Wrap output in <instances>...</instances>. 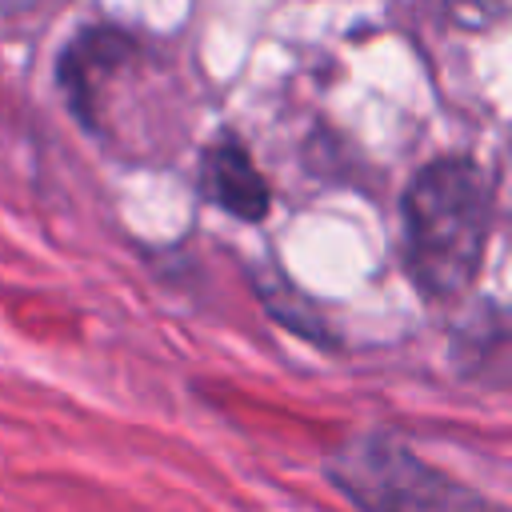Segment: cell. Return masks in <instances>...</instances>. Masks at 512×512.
Instances as JSON below:
<instances>
[{
    "label": "cell",
    "mask_w": 512,
    "mask_h": 512,
    "mask_svg": "<svg viewBox=\"0 0 512 512\" xmlns=\"http://www.w3.org/2000/svg\"><path fill=\"white\" fill-rule=\"evenodd\" d=\"M332 484H340L352 500L372 504V508H392V504H416V508H444L452 500L472 504L468 492H452L444 476L428 472L420 460L392 452L388 444H356V452L344 456V468H332Z\"/></svg>",
    "instance_id": "2"
},
{
    "label": "cell",
    "mask_w": 512,
    "mask_h": 512,
    "mask_svg": "<svg viewBox=\"0 0 512 512\" xmlns=\"http://www.w3.org/2000/svg\"><path fill=\"white\" fill-rule=\"evenodd\" d=\"M204 192L212 204L248 224L268 216V180L260 176L248 148L236 136H220L204 152Z\"/></svg>",
    "instance_id": "3"
},
{
    "label": "cell",
    "mask_w": 512,
    "mask_h": 512,
    "mask_svg": "<svg viewBox=\"0 0 512 512\" xmlns=\"http://www.w3.org/2000/svg\"><path fill=\"white\" fill-rule=\"evenodd\" d=\"M36 0H0V20H8V16H16V12H28Z\"/></svg>",
    "instance_id": "4"
},
{
    "label": "cell",
    "mask_w": 512,
    "mask_h": 512,
    "mask_svg": "<svg viewBox=\"0 0 512 512\" xmlns=\"http://www.w3.org/2000/svg\"><path fill=\"white\" fill-rule=\"evenodd\" d=\"M492 192L472 160L424 164L404 192V260L428 300H456L472 288L488 240Z\"/></svg>",
    "instance_id": "1"
}]
</instances>
